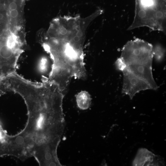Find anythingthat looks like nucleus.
Listing matches in <instances>:
<instances>
[{
	"label": "nucleus",
	"mask_w": 166,
	"mask_h": 166,
	"mask_svg": "<svg viewBox=\"0 0 166 166\" xmlns=\"http://www.w3.org/2000/svg\"><path fill=\"white\" fill-rule=\"evenodd\" d=\"M10 29L7 13L4 8L0 7V38Z\"/></svg>",
	"instance_id": "0eeeda50"
},
{
	"label": "nucleus",
	"mask_w": 166,
	"mask_h": 166,
	"mask_svg": "<svg viewBox=\"0 0 166 166\" xmlns=\"http://www.w3.org/2000/svg\"><path fill=\"white\" fill-rule=\"evenodd\" d=\"M153 46L143 40L136 38L123 46L120 57L127 65H152Z\"/></svg>",
	"instance_id": "7ed1b4c3"
},
{
	"label": "nucleus",
	"mask_w": 166,
	"mask_h": 166,
	"mask_svg": "<svg viewBox=\"0 0 166 166\" xmlns=\"http://www.w3.org/2000/svg\"><path fill=\"white\" fill-rule=\"evenodd\" d=\"M122 72L123 74V79L122 92L128 95L131 99L140 91L152 89L149 84L144 79L126 70Z\"/></svg>",
	"instance_id": "20e7f679"
},
{
	"label": "nucleus",
	"mask_w": 166,
	"mask_h": 166,
	"mask_svg": "<svg viewBox=\"0 0 166 166\" xmlns=\"http://www.w3.org/2000/svg\"><path fill=\"white\" fill-rule=\"evenodd\" d=\"M97 17L95 13L85 18L58 17L52 21L46 32L38 34V41L53 61L48 80L62 92L73 77H86L83 50L85 33Z\"/></svg>",
	"instance_id": "f257e3e1"
},
{
	"label": "nucleus",
	"mask_w": 166,
	"mask_h": 166,
	"mask_svg": "<svg viewBox=\"0 0 166 166\" xmlns=\"http://www.w3.org/2000/svg\"><path fill=\"white\" fill-rule=\"evenodd\" d=\"M166 19V0H136L134 20L128 30L146 26L164 33Z\"/></svg>",
	"instance_id": "f03ea898"
},
{
	"label": "nucleus",
	"mask_w": 166,
	"mask_h": 166,
	"mask_svg": "<svg viewBox=\"0 0 166 166\" xmlns=\"http://www.w3.org/2000/svg\"><path fill=\"white\" fill-rule=\"evenodd\" d=\"M5 93H6V92L0 84V96L4 94Z\"/></svg>",
	"instance_id": "9b49d317"
},
{
	"label": "nucleus",
	"mask_w": 166,
	"mask_h": 166,
	"mask_svg": "<svg viewBox=\"0 0 166 166\" xmlns=\"http://www.w3.org/2000/svg\"><path fill=\"white\" fill-rule=\"evenodd\" d=\"M38 69L41 72H45L47 69L48 61L47 58L42 57L38 60Z\"/></svg>",
	"instance_id": "1a4fd4ad"
},
{
	"label": "nucleus",
	"mask_w": 166,
	"mask_h": 166,
	"mask_svg": "<svg viewBox=\"0 0 166 166\" xmlns=\"http://www.w3.org/2000/svg\"><path fill=\"white\" fill-rule=\"evenodd\" d=\"M132 165L163 166L165 165V162L160 156L154 154L146 148H140L137 151Z\"/></svg>",
	"instance_id": "39448f33"
},
{
	"label": "nucleus",
	"mask_w": 166,
	"mask_h": 166,
	"mask_svg": "<svg viewBox=\"0 0 166 166\" xmlns=\"http://www.w3.org/2000/svg\"><path fill=\"white\" fill-rule=\"evenodd\" d=\"M115 64L117 69L122 72L126 68V66L125 63L120 57L117 59Z\"/></svg>",
	"instance_id": "9d476101"
},
{
	"label": "nucleus",
	"mask_w": 166,
	"mask_h": 166,
	"mask_svg": "<svg viewBox=\"0 0 166 166\" xmlns=\"http://www.w3.org/2000/svg\"><path fill=\"white\" fill-rule=\"evenodd\" d=\"M77 104L82 110L87 109L90 106L91 101L90 95L86 91H82L76 96Z\"/></svg>",
	"instance_id": "423d86ee"
},
{
	"label": "nucleus",
	"mask_w": 166,
	"mask_h": 166,
	"mask_svg": "<svg viewBox=\"0 0 166 166\" xmlns=\"http://www.w3.org/2000/svg\"><path fill=\"white\" fill-rule=\"evenodd\" d=\"M165 50L162 46L157 44L154 47H153V57L158 62L162 61L164 58L165 54Z\"/></svg>",
	"instance_id": "6e6552de"
}]
</instances>
